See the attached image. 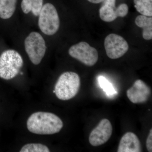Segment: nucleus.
Wrapping results in <instances>:
<instances>
[{"mask_svg":"<svg viewBox=\"0 0 152 152\" xmlns=\"http://www.w3.org/2000/svg\"><path fill=\"white\" fill-rule=\"evenodd\" d=\"M69 54L71 57L88 66L94 65L99 59L97 50L84 42L71 46L69 49Z\"/></svg>","mask_w":152,"mask_h":152,"instance_id":"423d86ee","label":"nucleus"},{"mask_svg":"<svg viewBox=\"0 0 152 152\" xmlns=\"http://www.w3.org/2000/svg\"><path fill=\"white\" fill-rule=\"evenodd\" d=\"M135 23L139 27L143 29V38L147 40L152 39V18L141 15L135 19Z\"/></svg>","mask_w":152,"mask_h":152,"instance_id":"f8f14e48","label":"nucleus"},{"mask_svg":"<svg viewBox=\"0 0 152 152\" xmlns=\"http://www.w3.org/2000/svg\"><path fill=\"white\" fill-rule=\"evenodd\" d=\"M33 0H22L21 7L24 13L28 14L31 12Z\"/></svg>","mask_w":152,"mask_h":152,"instance_id":"a211bd4d","label":"nucleus"},{"mask_svg":"<svg viewBox=\"0 0 152 152\" xmlns=\"http://www.w3.org/2000/svg\"><path fill=\"white\" fill-rule=\"evenodd\" d=\"M63 122L59 117L52 113L38 112L32 114L28 119V131L40 135H50L59 132Z\"/></svg>","mask_w":152,"mask_h":152,"instance_id":"f257e3e1","label":"nucleus"},{"mask_svg":"<svg viewBox=\"0 0 152 152\" xmlns=\"http://www.w3.org/2000/svg\"><path fill=\"white\" fill-rule=\"evenodd\" d=\"M43 0H33L31 12L33 15L38 17L42 8Z\"/></svg>","mask_w":152,"mask_h":152,"instance_id":"f3484780","label":"nucleus"},{"mask_svg":"<svg viewBox=\"0 0 152 152\" xmlns=\"http://www.w3.org/2000/svg\"><path fill=\"white\" fill-rule=\"evenodd\" d=\"M80 86L79 75L72 72H64L60 75L55 86V94L63 101L68 100L75 96Z\"/></svg>","mask_w":152,"mask_h":152,"instance_id":"f03ea898","label":"nucleus"},{"mask_svg":"<svg viewBox=\"0 0 152 152\" xmlns=\"http://www.w3.org/2000/svg\"><path fill=\"white\" fill-rule=\"evenodd\" d=\"M118 152H142L140 142L134 133L128 132L120 140Z\"/></svg>","mask_w":152,"mask_h":152,"instance_id":"9b49d317","label":"nucleus"},{"mask_svg":"<svg viewBox=\"0 0 152 152\" xmlns=\"http://www.w3.org/2000/svg\"><path fill=\"white\" fill-rule=\"evenodd\" d=\"M53 93H54L55 94V90H54L53 91Z\"/></svg>","mask_w":152,"mask_h":152,"instance_id":"412c9836","label":"nucleus"},{"mask_svg":"<svg viewBox=\"0 0 152 152\" xmlns=\"http://www.w3.org/2000/svg\"><path fill=\"white\" fill-rule=\"evenodd\" d=\"M98 82L100 86L105 92L108 96H113L117 93L113 85L103 76H100L98 78Z\"/></svg>","mask_w":152,"mask_h":152,"instance_id":"dca6fc26","label":"nucleus"},{"mask_svg":"<svg viewBox=\"0 0 152 152\" xmlns=\"http://www.w3.org/2000/svg\"><path fill=\"white\" fill-rule=\"evenodd\" d=\"M137 11L143 15L152 16V0H134Z\"/></svg>","mask_w":152,"mask_h":152,"instance_id":"4468645a","label":"nucleus"},{"mask_svg":"<svg viewBox=\"0 0 152 152\" xmlns=\"http://www.w3.org/2000/svg\"><path fill=\"white\" fill-rule=\"evenodd\" d=\"M113 126L109 120H101L97 126L90 133L89 141L93 146L97 147L105 143L113 133Z\"/></svg>","mask_w":152,"mask_h":152,"instance_id":"1a4fd4ad","label":"nucleus"},{"mask_svg":"<svg viewBox=\"0 0 152 152\" xmlns=\"http://www.w3.org/2000/svg\"><path fill=\"white\" fill-rule=\"evenodd\" d=\"M151 94V90L150 87L141 80H137L132 86L126 92L128 99L134 104L146 102Z\"/></svg>","mask_w":152,"mask_h":152,"instance_id":"9d476101","label":"nucleus"},{"mask_svg":"<svg viewBox=\"0 0 152 152\" xmlns=\"http://www.w3.org/2000/svg\"><path fill=\"white\" fill-rule=\"evenodd\" d=\"M17 0H0V18L3 20L10 18L15 12Z\"/></svg>","mask_w":152,"mask_h":152,"instance_id":"ddd939ff","label":"nucleus"},{"mask_svg":"<svg viewBox=\"0 0 152 152\" xmlns=\"http://www.w3.org/2000/svg\"><path fill=\"white\" fill-rule=\"evenodd\" d=\"M25 50L30 61L35 65L42 61L46 51L45 41L40 33L33 31L25 39Z\"/></svg>","mask_w":152,"mask_h":152,"instance_id":"39448f33","label":"nucleus"},{"mask_svg":"<svg viewBox=\"0 0 152 152\" xmlns=\"http://www.w3.org/2000/svg\"><path fill=\"white\" fill-rule=\"evenodd\" d=\"M146 147L148 151L150 152L152 151V129L150 131L149 134L146 140Z\"/></svg>","mask_w":152,"mask_h":152,"instance_id":"6ab92c4d","label":"nucleus"},{"mask_svg":"<svg viewBox=\"0 0 152 152\" xmlns=\"http://www.w3.org/2000/svg\"><path fill=\"white\" fill-rule=\"evenodd\" d=\"M104 45L107 56L112 59L122 57L129 48L126 41L123 37L114 34H110L106 37Z\"/></svg>","mask_w":152,"mask_h":152,"instance_id":"0eeeda50","label":"nucleus"},{"mask_svg":"<svg viewBox=\"0 0 152 152\" xmlns=\"http://www.w3.org/2000/svg\"><path fill=\"white\" fill-rule=\"evenodd\" d=\"M38 16V26L42 32L48 36L57 32L60 27V19L53 5L50 3L45 4Z\"/></svg>","mask_w":152,"mask_h":152,"instance_id":"20e7f679","label":"nucleus"},{"mask_svg":"<svg viewBox=\"0 0 152 152\" xmlns=\"http://www.w3.org/2000/svg\"><path fill=\"white\" fill-rule=\"evenodd\" d=\"M90 2L93 3V4H99V3L102 2L104 0H88Z\"/></svg>","mask_w":152,"mask_h":152,"instance_id":"aec40b11","label":"nucleus"},{"mask_svg":"<svg viewBox=\"0 0 152 152\" xmlns=\"http://www.w3.org/2000/svg\"><path fill=\"white\" fill-rule=\"evenodd\" d=\"M23 65V60L18 52L7 50L0 56V77L5 80L14 78Z\"/></svg>","mask_w":152,"mask_h":152,"instance_id":"7ed1b4c3","label":"nucleus"},{"mask_svg":"<svg viewBox=\"0 0 152 152\" xmlns=\"http://www.w3.org/2000/svg\"><path fill=\"white\" fill-rule=\"evenodd\" d=\"M99 9V16L103 21H113L118 17L124 18L128 14L129 7L126 4H122L116 7V0H104Z\"/></svg>","mask_w":152,"mask_h":152,"instance_id":"6e6552de","label":"nucleus"},{"mask_svg":"<svg viewBox=\"0 0 152 152\" xmlns=\"http://www.w3.org/2000/svg\"><path fill=\"white\" fill-rule=\"evenodd\" d=\"M20 152H49L50 150L47 146L39 143H30L22 147Z\"/></svg>","mask_w":152,"mask_h":152,"instance_id":"2eb2a0df","label":"nucleus"}]
</instances>
